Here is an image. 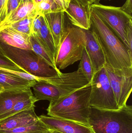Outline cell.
<instances>
[{
  "mask_svg": "<svg viewBox=\"0 0 132 133\" xmlns=\"http://www.w3.org/2000/svg\"><path fill=\"white\" fill-rule=\"evenodd\" d=\"M90 29L100 46L106 64L115 73L132 76V55L113 31L90 8Z\"/></svg>",
  "mask_w": 132,
  "mask_h": 133,
  "instance_id": "obj_1",
  "label": "cell"
},
{
  "mask_svg": "<svg viewBox=\"0 0 132 133\" xmlns=\"http://www.w3.org/2000/svg\"><path fill=\"white\" fill-rule=\"evenodd\" d=\"M91 90V83L67 97L50 102L47 115L89 127Z\"/></svg>",
  "mask_w": 132,
  "mask_h": 133,
  "instance_id": "obj_2",
  "label": "cell"
},
{
  "mask_svg": "<svg viewBox=\"0 0 132 133\" xmlns=\"http://www.w3.org/2000/svg\"><path fill=\"white\" fill-rule=\"evenodd\" d=\"M88 124L94 133H132V106L115 110L91 107Z\"/></svg>",
  "mask_w": 132,
  "mask_h": 133,
  "instance_id": "obj_3",
  "label": "cell"
},
{
  "mask_svg": "<svg viewBox=\"0 0 132 133\" xmlns=\"http://www.w3.org/2000/svg\"><path fill=\"white\" fill-rule=\"evenodd\" d=\"M0 51L26 73L38 77H52L60 74L33 50L22 49L0 42Z\"/></svg>",
  "mask_w": 132,
  "mask_h": 133,
  "instance_id": "obj_4",
  "label": "cell"
},
{
  "mask_svg": "<svg viewBox=\"0 0 132 133\" xmlns=\"http://www.w3.org/2000/svg\"><path fill=\"white\" fill-rule=\"evenodd\" d=\"M85 45L84 30L68 24L57 51L55 60L56 67L59 70L64 69L80 61Z\"/></svg>",
  "mask_w": 132,
  "mask_h": 133,
  "instance_id": "obj_5",
  "label": "cell"
},
{
  "mask_svg": "<svg viewBox=\"0 0 132 133\" xmlns=\"http://www.w3.org/2000/svg\"><path fill=\"white\" fill-rule=\"evenodd\" d=\"M90 6L99 18L117 35L129 51L126 39V31L127 27L132 24V16L122 11L120 7L104 5L100 3L90 4Z\"/></svg>",
  "mask_w": 132,
  "mask_h": 133,
  "instance_id": "obj_6",
  "label": "cell"
},
{
  "mask_svg": "<svg viewBox=\"0 0 132 133\" xmlns=\"http://www.w3.org/2000/svg\"><path fill=\"white\" fill-rule=\"evenodd\" d=\"M91 84V107L104 110L119 109L104 66L95 74Z\"/></svg>",
  "mask_w": 132,
  "mask_h": 133,
  "instance_id": "obj_7",
  "label": "cell"
},
{
  "mask_svg": "<svg viewBox=\"0 0 132 133\" xmlns=\"http://www.w3.org/2000/svg\"><path fill=\"white\" fill-rule=\"evenodd\" d=\"M113 90L119 108L127 104L132 89V76H125L115 73L108 65L104 66Z\"/></svg>",
  "mask_w": 132,
  "mask_h": 133,
  "instance_id": "obj_8",
  "label": "cell"
},
{
  "mask_svg": "<svg viewBox=\"0 0 132 133\" xmlns=\"http://www.w3.org/2000/svg\"><path fill=\"white\" fill-rule=\"evenodd\" d=\"M39 119L51 130L61 133H94L91 128L78 123L41 115Z\"/></svg>",
  "mask_w": 132,
  "mask_h": 133,
  "instance_id": "obj_9",
  "label": "cell"
},
{
  "mask_svg": "<svg viewBox=\"0 0 132 133\" xmlns=\"http://www.w3.org/2000/svg\"><path fill=\"white\" fill-rule=\"evenodd\" d=\"M85 35V50L92 64L95 74L106 64L103 50L98 42L94 32L90 29L84 30Z\"/></svg>",
  "mask_w": 132,
  "mask_h": 133,
  "instance_id": "obj_10",
  "label": "cell"
},
{
  "mask_svg": "<svg viewBox=\"0 0 132 133\" xmlns=\"http://www.w3.org/2000/svg\"><path fill=\"white\" fill-rule=\"evenodd\" d=\"M90 4L79 5L71 0L67 8L64 11L73 25L82 29H90Z\"/></svg>",
  "mask_w": 132,
  "mask_h": 133,
  "instance_id": "obj_11",
  "label": "cell"
},
{
  "mask_svg": "<svg viewBox=\"0 0 132 133\" xmlns=\"http://www.w3.org/2000/svg\"><path fill=\"white\" fill-rule=\"evenodd\" d=\"M35 106L18 112L0 122V130H7L27 126L39 120Z\"/></svg>",
  "mask_w": 132,
  "mask_h": 133,
  "instance_id": "obj_12",
  "label": "cell"
},
{
  "mask_svg": "<svg viewBox=\"0 0 132 133\" xmlns=\"http://www.w3.org/2000/svg\"><path fill=\"white\" fill-rule=\"evenodd\" d=\"M65 13L64 11H60L43 16L53 39L56 51L61 44L66 29Z\"/></svg>",
  "mask_w": 132,
  "mask_h": 133,
  "instance_id": "obj_13",
  "label": "cell"
},
{
  "mask_svg": "<svg viewBox=\"0 0 132 133\" xmlns=\"http://www.w3.org/2000/svg\"><path fill=\"white\" fill-rule=\"evenodd\" d=\"M36 80L26 79L19 76L0 70V93L31 89Z\"/></svg>",
  "mask_w": 132,
  "mask_h": 133,
  "instance_id": "obj_14",
  "label": "cell"
},
{
  "mask_svg": "<svg viewBox=\"0 0 132 133\" xmlns=\"http://www.w3.org/2000/svg\"><path fill=\"white\" fill-rule=\"evenodd\" d=\"M30 37L10 27H6L0 31V42L22 49L32 50Z\"/></svg>",
  "mask_w": 132,
  "mask_h": 133,
  "instance_id": "obj_15",
  "label": "cell"
},
{
  "mask_svg": "<svg viewBox=\"0 0 132 133\" xmlns=\"http://www.w3.org/2000/svg\"><path fill=\"white\" fill-rule=\"evenodd\" d=\"M32 88L33 90V95L36 101L47 100L54 101L59 100L60 96L52 85L49 82L37 77V80Z\"/></svg>",
  "mask_w": 132,
  "mask_h": 133,
  "instance_id": "obj_16",
  "label": "cell"
},
{
  "mask_svg": "<svg viewBox=\"0 0 132 133\" xmlns=\"http://www.w3.org/2000/svg\"><path fill=\"white\" fill-rule=\"evenodd\" d=\"M36 14H37L36 12L35 5L33 2L27 1L21 3L12 14L0 23V31L27 16Z\"/></svg>",
  "mask_w": 132,
  "mask_h": 133,
  "instance_id": "obj_17",
  "label": "cell"
},
{
  "mask_svg": "<svg viewBox=\"0 0 132 133\" xmlns=\"http://www.w3.org/2000/svg\"><path fill=\"white\" fill-rule=\"evenodd\" d=\"M32 94L31 89L26 91H11L1 92L0 118L9 111L18 101Z\"/></svg>",
  "mask_w": 132,
  "mask_h": 133,
  "instance_id": "obj_18",
  "label": "cell"
},
{
  "mask_svg": "<svg viewBox=\"0 0 132 133\" xmlns=\"http://www.w3.org/2000/svg\"><path fill=\"white\" fill-rule=\"evenodd\" d=\"M42 28L38 35L35 36L37 37L39 41L55 62L56 50L52 37L43 16H42Z\"/></svg>",
  "mask_w": 132,
  "mask_h": 133,
  "instance_id": "obj_19",
  "label": "cell"
},
{
  "mask_svg": "<svg viewBox=\"0 0 132 133\" xmlns=\"http://www.w3.org/2000/svg\"><path fill=\"white\" fill-rule=\"evenodd\" d=\"M0 70L16 74L26 79L30 80L32 76L26 73L0 51Z\"/></svg>",
  "mask_w": 132,
  "mask_h": 133,
  "instance_id": "obj_20",
  "label": "cell"
},
{
  "mask_svg": "<svg viewBox=\"0 0 132 133\" xmlns=\"http://www.w3.org/2000/svg\"><path fill=\"white\" fill-rule=\"evenodd\" d=\"M36 99L33 94L18 101L13 108L8 112L2 116L0 118V122L3 119L10 117L18 112L29 108L33 106L36 102Z\"/></svg>",
  "mask_w": 132,
  "mask_h": 133,
  "instance_id": "obj_21",
  "label": "cell"
},
{
  "mask_svg": "<svg viewBox=\"0 0 132 133\" xmlns=\"http://www.w3.org/2000/svg\"><path fill=\"white\" fill-rule=\"evenodd\" d=\"M30 43L32 50H33L39 57L46 62L50 66L55 69L56 70L61 72L56 66L55 62L51 58L48 52L46 51L43 46L39 41L36 36H31L30 37Z\"/></svg>",
  "mask_w": 132,
  "mask_h": 133,
  "instance_id": "obj_22",
  "label": "cell"
},
{
  "mask_svg": "<svg viewBox=\"0 0 132 133\" xmlns=\"http://www.w3.org/2000/svg\"><path fill=\"white\" fill-rule=\"evenodd\" d=\"M52 131L39 119L32 125L7 130H0V133H47Z\"/></svg>",
  "mask_w": 132,
  "mask_h": 133,
  "instance_id": "obj_23",
  "label": "cell"
},
{
  "mask_svg": "<svg viewBox=\"0 0 132 133\" xmlns=\"http://www.w3.org/2000/svg\"><path fill=\"white\" fill-rule=\"evenodd\" d=\"M80 61V62L77 70L85 76L88 80L91 83L94 76V71L85 48L83 49Z\"/></svg>",
  "mask_w": 132,
  "mask_h": 133,
  "instance_id": "obj_24",
  "label": "cell"
},
{
  "mask_svg": "<svg viewBox=\"0 0 132 133\" xmlns=\"http://www.w3.org/2000/svg\"><path fill=\"white\" fill-rule=\"evenodd\" d=\"M36 15L37 14L27 16L19 22L14 23L8 27H11L18 32L30 36L32 23Z\"/></svg>",
  "mask_w": 132,
  "mask_h": 133,
  "instance_id": "obj_25",
  "label": "cell"
},
{
  "mask_svg": "<svg viewBox=\"0 0 132 133\" xmlns=\"http://www.w3.org/2000/svg\"><path fill=\"white\" fill-rule=\"evenodd\" d=\"M35 10L37 15L43 16L51 12L62 11L57 7L53 0H43L36 5Z\"/></svg>",
  "mask_w": 132,
  "mask_h": 133,
  "instance_id": "obj_26",
  "label": "cell"
},
{
  "mask_svg": "<svg viewBox=\"0 0 132 133\" xmlns=\"http://www.w3.org/2000/svg\"><path fill=\"white\" fill-rule=\"evenodd\" d=\"M42 16L37 14L35 16L32 23L31 36H36L38 35L42 28Z\"/></svg>",
  "mask_w": 132,
  "mask_h": 133,
  "instance_id": "obj_27",
  "label": "cell"
},
{
  "mask_svg": "<svg viewBox=\"0 0 132 133\" xmlns=\"http://www.w3.org/2000/svg\"><path fill=\"white\" fill-rule=\"evenodd\" d=\"M21 3L18 0H8L7 5V16L6 18L9 17L17 9Z\"/></svg>",
  "mask_w": 132,
  "mask_h": 133,
  "instance_id": "obj_28",
  "label": "cell"
},
{
  "mask_svg": "<svg viewBox=\"0 0 132 133\" xmlns=\"http://www.w3.org/2000/svg\"><path fill=\"white\" fill-rule=\"evenodd\" d=\"M8 0H0V23L7 16V5Z\"/></svg>",
  "mask_w": 132,
  "mask_h": 133,
  "instance_id": "obj_29",
  "label": "cell"
},
{
  "mask_svg": "<svg viewBox=\"0 0 132 133\" xmlns=\"http://www.w3.org/2000/svg\"><path fill=\"white\" fill-rule=\"evenodd\" d=\"M57 7L62 11H64L67 8L71 0H53Z\"/></svg>",
  "mask_w": 132,
  "mask_h": 133,
  "instance_id": "obj_30",
  "label": "cell"
},
{
  "mask_svg": "<svg viewBox=\"0 0 132 133\" xmlns=\"http://www.w3.org/2000/svg\"><path fill=\"white\" fill-rule=\"evenodd\" d=\"M120 8L122 11L132 16V0H126L125 4Z\"/></svg>",
  "mask_w": 132,
  "mask_h": 133,
  "instance_id": "obj_31",
  "label": "cell"
},
{
  "mask_svg": "<svg viewBox=\"0 0 132 133\" xmlns=\"http://www.w3.org/2000/svg\"><path fill=\"white\" fill-rule=\"evenodd\" d=\"M74 2L80 5H86L88 4H91V0H71Z\"/></svg>",
  "mask_w": 132,
  "mask_h": 133,
  "instance_id": "obj_32",
  "label": "cell"
},
{
  "mask_svg": "<svg viewBox=\"0 0 132 133\" xmlns=\"http://www.w3.org/2000/svg\"><path fill=\"white\" fill-rule=\"evenodd\" d=\"M102 0H91V4H98L100 3V2ZM106 1H111V0H106Z\"/></svg>",
  "mask_w": 132,
  "mask_h": 133,
  "instance_id": "obj_33",
  "label": "cell"
},
{
  "mask_svg": "<svg viewBox=\"0 0 132 133\" xmlns=\"http://www.w3.org/2000/svg\"><path fill=\"white\" fill-rule=\"evenodd\" d=\"M43 0H34V4H35V5L36 6V5L40 3V2H41Z\"/></svg>",
  "mask_w": 132,
  "mask_h": 133,
  "instance_id": "obj_34",
  "label": "cell"
},
{
  "mask_svg": "<svg viewBox=\"0 0 132 133\" xmlns=\"http://www.w3.org/2000/svg\"><path fill=\"white\" fill-rule=\"evenodd\" d=\"M27 1H31L34 3V0H22V3L26 2Z\"/></svg>",
  "mask_w": 132,
  "mask_h": 133,
  "instance_id": "obj_35",
  "label": "cell"
},
{
  "mask_svg": "<svg viewBox=\"0 0 132 133\" xmlns=\"http://www.w3.org/2000/svg\"><path fill=\"white\" fill-rule=\"evenodd\" d=\"M51 133H61L56 131H53Z\"/></svg>",
  "mask_w": 132,
  "mask_h": 133,
  "instance_id": "obj_36",
  "label": "cell"
},
{
  "mask_svg": "<svg viewBox=\"0 0 132 133\" xmlns=\"http://www.w3.org/2000/svg\"><path fill=\"white\" fill-rule=\"evenodd\" d=\"M19 1V2H20V3H22V0H18Z\"/></svg>",
  "mask_w": 132,
  "mask_h": 133,
  "instance_id": "obj_37",
  "label": "cell"
},
{
  "mask_svg": "<svg viewBox=\"0 0 132 133\" xmlns=\"http://www.w3.org/2000/svg\"><path fill=\"white\" fill-rule=\"evenodd\" d=\"M52 131H51V132H49L47 133H51V132H52Z\"/></svg>",
  "mask_w": 132,
  "mask_h": 133,
  "instance_id": "obj_38",
  "label": "cell"
}]
</instances>
